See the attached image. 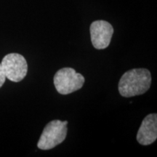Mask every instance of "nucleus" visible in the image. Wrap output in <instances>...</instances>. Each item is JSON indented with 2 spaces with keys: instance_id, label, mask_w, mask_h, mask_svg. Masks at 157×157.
Returning a JSON list of instances; mask_svg holds the SVG:
<instances>
[{
  "instance_id": "obj_2",
  "label": "nucleus",
  "mask_w": 157,
  "mask_h": 157,
  "mask_svg": "<svg viewBox=\"0 0 157 157\" xmlns=\"http://www.w3.org/2000/svg\"><path fill=\"white\" fill-rule=\"evenodd\" d=\"M68 121L53 120L49 122L43 129L37 147L41 150H50L60 144L67 135Z\"/></svg>"
},
{
  "instance_id": "obj_3",
  "label": "nucleus",
  "mask_w": 157,
  "mask_h": 157,
  "mask_svg": "<svg viewBox=\"0 0 157 157\" xmlns=\"http://www.w3.org/2000/svg\"><path fill=\"white\" fill-rule=\"evenodd\" d=\"M55 87L58 93L68 95L83 87L85 78L72 68H63L56 72L53 78Z\"/></svg>"
},
{
  "instance_id": "obj_4",
  "label": "nucleus",
  "mask_w": 157,
  "mask_h": 157,
  "mask_svg": "<svg viewBox=\"0 0 157 157\" xmlns=\"http://www.w3.org/2000/svg\"><path fill=\"white\" fill-rule=\"evenodd\" d=\"M6 78L13 82L22 81L28 72V64L24 57L18 53H10L1 63Z\"/></svg>"
},
{
  "instance_id": "obj_5",
  "label": "nucleus",
  "mask_w": 157,
  "mask_h": 157,
  "mask_svg": "<svg viewBox=\"0 0 157 157\" xmlns=\"http://www.w3.org/2000/svg\"><path fill=\"white\" fill-rule=\"evenodd\" d=\"M90 36L92 44L97 50L107 48L113 34V28L105 21H95L90 25Z\"/></svg>"
},
{
  "instance_id": "obj_1",
  "label": "nucleus",
  "mask_w": 157,
  "mask_h": 157,
  "mask_svg": "<svg viewBox=\"0 0 157 157\" xmlns=\"http://www.w3.org/2000/svg\"><path fill=\"white\" fill-rule=\"evenodd\" d=\"M151 84V75L146 68H134L125 72L119 82V92L125 98L143 95Z\"/></svg>"
},
{
  "instance_id": "obj_6",
  "label": "nucleus",
  "mask_w": 157,
  "mask_h": 157,
  "mask_svg": "<svg viewBox=\"0 0 157 157\" xmlns=\"http://www.w3.org/2000/svg\"><path fill=\"white\" fill-rule=\"evenodd\" d=\"M137 142L143 146H148L157 138V114L150 113L145 117L137 134Z\"/></svg>"
},
{
  "instance_id": "obj_7",
  "label": "nucleus",
  "mask_w": 157,
  "mask_h": 157,
  "mask_svg": "<svg viewBox=\"0 0 157 157\" xmlns=\"http://www.w3.org/2000/svg\"><path fill=\"white\" fill-rule=\"evenodd\" d=\"M5 80H6V76L2 70V68L1 63H0V88L3 86L4 83L5 82Z\"/></svg>"
}]
</instances>
